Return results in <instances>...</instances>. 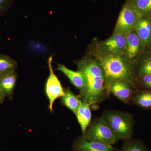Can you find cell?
Listing matches in <instances>:
<instances>
[{
  "label": "cell",
  "mask_w": 151,
  "mask_h": 151,
  "mask_svg": "<svg viewBox=\"0 0 151 151\" xmlns=\"http://www.w3.org/2000/svg\"><path fill=\"white\" fill-rule=\"evenodd\" d=\"M82 134H84L91 122L92 118L91 107L89 104L81 102L76 114Z\"/></svg>",
  "instance_id": "5bb4252c"
},
{
  "label": "cell",
  "mask_w": 151,
  "mask_h": 151,
  "mask_svg": "<svg viewBox=\"0 0 151 151\" xmlns=\"http://www.w3.org/2000/svg\"><path fill=\"white\" fill-rule=\"evenodd\" d=\"M52 57L51 56L48 60V67L50 74L45 86V92L49 100V108L50 111L53 110V105L55 101L59 97H62L64 94L60 81L57 76L55 74L52 68Z\"/></svg>",
  "instance_id": "8992f818"
},
{
  "label": "cell",
  "mask_w": 151,
  "mask_h": 151,
  "mask_svg": "<svg viewBox=\"0 0 151 151\" xmlns=\"http://www.w3.org/2000/svg\"><path fill=\"white\" fill-rule=\"evenodd\" d=\"M142 86L147 89H151V74H147L139 76Z\"/></svg>",
  "instance_id": "44dd1931"
},
{
  "label": "cell",
  "mask_w": 151,
  "mask_h": 151,
  "mask_svg": "<svg viewBox=\"0 0 151 151\" xmlns=\"http://www.w3.org/2000/svg\"><path fill=\"white\" fill-rule=\"evenodd\" d=\"M128 1L143 16H149L151 13V0H130Z\"/></svg>",
  "instance_id": "d6986e66"
},
{
  "label": "cell",
  "mask_w": 151,
  "mask_h": 151,
  "mask_svg": "<svg viewBox=\"0 0 151 151\" xmlns=\"http://www.w3.org/2000/svg\"><path fill=\"white\" fill-rule=\"evenodd\" d=\"M5 97L4 95L3 94L2 92H1V90H0V105L2 104L3 102L4 101L5 99Z\"/></svg>",
  "instance_id": "603a6c76"
},
{
  "label": "cell",
  "mask_w": 151,
  "mask_h": 151,
  "mask_svg": "<svg viewBox=\"0 0 151 151\" xmlns=\"http://www.w3.org/2000/svg\"><path fill=\"white\" fill-rule=\"evenodd\" d=\"M56 69L62 72L69 79L71 84L79 89V91L84 88L85 79L84 75L80 71L70 70L61 64H58Z\"/></svg>",
  "instance_id": "7c38bea8"
},
{
  "label": "cell",
  "mask_w": 151,
  "mask_h": 151,
  "mask_svg": "<svg viewBox=\"0 0 151 151\" xmlns=\"http://www.w3.org/2000/svg\"><path fill=\"white\" fill-rule=\"evenodd\" d=\"M12 2L13 0H0V14L8 9Z\"/></svg>",
  "instance_id": "7402d4cb"
},
{
  "label": "cell",
  "mask_w": 151,
  "mask_h": 151,
  "mask_svg": "<svg viewBox=\"0 0 151 151\" xmlns=\"http://www.w3.org/2000/svg\"><path fill=\"white\" fill-rule=\"evenodd\" d=\"M149 16L151 18V13L150 14V15H149Z\"/></svg>",
  "instance_id": "cb8c5ba5"
},
{
  "label": "cell",
  "mask_w": 151,
  "mask_h": 151,
  "mask_svg": "<svg viewBox=\"0 0 151 151\" xmlns=\"http://www.w3.org/2000/svg\"><path fill=\"white\" fill-rule=\"evenodd\" d=\"M77 66L85 79L84 88L79 91L81 100L96 110L110 94L106 89L103 68L97 60L89 57L81 60Z\"/></svg>",
  "instance_id": "6da1fadb"
},
{
  "label": "cell",
  "mask_w": 151,
  "mask_h": 151,
  "mask_svg": "<svg viewBox=\"0 0 151 151\" xmlns=\"http://www.w3.org/2000/svg\"><path fill=\"white\" fill-rule=\"evenodd\" d=\"M97 57L105 74V85L109 94L110 85L114 81H127L133 84L135 77L133 65L126 58L122 55L102 53Z\"/></svg>",
  "instance_id": "7a4b0ae2"
},
{
  "label": "cell",
  "mask_w": 151,
  "mask_h": 151,
  "mask_svg": "<svg viewBox=\"0 0 151 151\" xmlns=\"http://www.w3.org/2000/svg\"><path fill=\"white\" fill-rule=\"evenodd\" d=\"M132 84L124 81H117L111 83L109 92L126 104H129L134 94Z\"/></svg>",
  "instance_id": "9c48e42d"
},
{
  "label": "cell",
  "mask_w": 151,
  "mask_h": 151,
  "mask_svg": "<svg viewBox=\"0 0 151 151\" xmlns=\"http://www.w3.org/2000/svg\"><path fill=\"white\" fill-rule=\"evenodd\" d=\"M82 137L88 141L104 143L110 145H112L118 141L102 116L96 118L90 122Z\"/></svg>",
  "instance_id": "277c9868"
},
{
  "label": "cell",
  "mask_w": 151,
  "mask_h": 151,
  "mask_svg": "<svg viewBox=\"0 0 151 151\" xmlns=\"http://www.w3.org/2000/svg\"><path fill=\"white\" fill-rule=\"evenodd\" d=\"M102 117L118 141H125L131 139L134 126L132 114L124 111L111 110L104 112Z\"/></svg>",
  "instance_id": "3957f363"
},
{
  "label": "cell",
  "mask_w": 151,
  "mask_h": 151,
  "mask_svg": "<svg viewBox=\"0 0 151 151\" xmlns=\"http://www.w3.org/2000/svg\"><path fill=\"white\" fill-rule=\"evenodd\" d=\"M128 1H130V0H128Z\"/></svg>",
  "instance_id": "d4e9b609"
},
{
  "label": "cell",
  "mask_w": 151,
  "mask_h": 151,
  "mask_svg": "<svg viewBox=\"0 0 151 151\" xmlns=\"http://www.w3.org/2000/svg\"><path fill=\"white\" fill-rule=\"evenodd\" d=\"M126 45V35L114 33L111 37L100 44L102 54L122 55L124 54Z\"/></svg>",
  "instance_id": "52a82bcc"
},
{
  "label": "cell",
  "mask_w": 151,
  "mask_h": 151,
  "mask_svg": "<svg viewBox=\"0 0 151 151\" xmlns=\"http://www.w3.org/2000/svg\"><path fill=\"white\" fill-rule=\"evenodd\" d=\"M142 17L131 3L127 2L121 11L114 33L126 35L135 31Z\"/></svg>",
  "instance_id": "5b68a950"
},
{
  "label": "cell",
  "mask_w": 151,
  "mask_h": 151,
  "mask_svg": "<svg viewBox=\"0 0 151 151\" xmlns=\"http://www.w3.org/2000/svg\"><path fill=\"white\" fill-rule=\"evenodd\" d=\"M135 31L145 48L151 47V18L144 16L136 27Z\"/></svg>",
  "instance_id": "8fae6325"
},
{
  "label": "cell",
  "mask_w": 151,
  "mask_h": 151,
  "mask_svg": "<svg viewBox=\"0 0 151 151\" xmlns=\"http://www.w3.org/2000/svg\"><path fill=\"white\" fill-rule=\"evenodd\" d=\"M17 80L15 71L0 77V90L5 97H12Z\"/></svg>",
  "instance_id": "9a60e30c"
},
{
  "label": "cell",
  "mask_w": 151,
  "mask_h": 151,
  "mask_svg": "<svg viewBox=\"0 0 151 151\" xmlns=\"http://www.w3.org/2000/svg\"><path fill=\"white\" fill-rule=\"evenodd\" d=\"M73 148L75 151H118L112 145L98 142L87 140L84 137H79L73 142Z\"/></svg>",
  "instance_id": "30bf717a"
},
{
  "label": "cell",
  "mask_w": 151,
  "mask_h": 151,
  "mask_svg": "<svg viewBox=\"0 0 151 151\" xmlns=\"http://www.w3.org/2000/svg\"><path fill=\"white\" fill-rule=\"evenodd\" d=\"M147 54L138 57L135 61V65H133L134 75L138 77L141 76L151 74V51L147 52Z\"/></svg>",
  "instance_id": "4fadbf2b"
},
{
  "label": "cell",
  "mask_w": 151,
  "mask_h": 151,
  "mask_svg": "<svg viewBox=\"0 0 151 151\" xmlns=\"http://www.w3.org/2000/svg\"><path fill=\"white\" fill-rule=\"evenodd\" d=\"M17 66L15 60L7 55L0 54V77L15 72Z\"/></svg>",
  "instance_id": "e0dca14e"
},
{
  "label": "cell",
  "mask_w": 151,
  "mask_h": 151,
  "mask_svg": "<svg viewBox=\"0 0 151 151\" xmlns=\"http://www.w3.org/2000/svg\"><path fill=\"white\" fill-rule=\"evenodd\" d=\"M125 35L126 45L124 54L129 62H135L145 48L135 30Z\"/></svg>",
  "instance_id": "ba28073f"
},
{
  "label": "cell",
  "mask_w": 151,
  "mask_h": 151,
  "mask_svg": "<svg viewBox=\"0 0 151 151\" xmlns=\"http://www.w3.org/2000/svg\"><path fill=\"white\" fill-rule=\"evenodd\" d=\"M131 101L141 108L150 109L151 108V91L144 90L135 93Z\"/></svg>",
  "instance_id": "ac0fdd59"
},
{
  "label": "cell",
  "mask_w": 151,
  "mask_h": 151,
  "mask_svg": "<svg viewBox=\"0 0 151 151\" xmlns=\"http://www.w3.org/2000/svg\"><path fill=\"white\" fill-rule=\"evenodd\" d=\"M64 92L61 97L63 104L76 115L82 101L69 88L64 89Z\"/></svg>",
  "instance_id": "2e32d148"
},
{
  "label": "cell",
  "mask_w": 151,
  "mask_h": 151,
  "mask_svg": "<svg viewBox=\"0 0 151 151\" xmlns=\"http://www.w3.org/2000/svg\"><path fill=\"white\" fill-rule=\"evenodd\" d=\"M118 151H148L146 146L141 141L130 139L124 141L123 147Z\"/></svg>",
  "instance_id": "ffe728a7"
}]
</instances>
